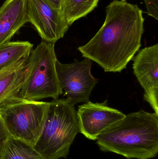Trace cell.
I'll list each match as a JSON object with an SVG mask.
<instances>
[{
	"mask_svg": "<svg viewBox=\"0 0 158 159\" xmlns=\"http://www.w3.org/2000/svg\"><path fill=\"white\" fill-rule=\"evenodd\" d=\"M137 5L114 0L107 6L104 24L78 49L106 72H121L141 47L144 18Z\"/></svg>",
	"mask_w": 158,
	"mask_h": 159,
	"instance_id": "obj_1",
	"label": "cell"
},
{
	"mask_svg": "<svg viewBox=\"0 0 158 159\" xmlns=\"http://www.w3.org/2000/svg\"><path fill=\"white\" fill-rule=\"evenodd\" d=\"M96 141L102 152L129 159L156 157L158 153V115L141 110L126 115Z\"/></svg>",
	"mask_w": 158,
	"mask_h": 159,
	"instance_id": "obj_2",
	"label": "cell"
},
{
	"mask_svg": "<svg viewBox=\"0 0 158 159\" xmlns=\"http://www.w3.org/2000/svg\"><path fill=\"white\" fill-rule=\"evenodd\" d=\"M80 133L77 112L67 98L48 104L42 130L34 148L45 159L66 158Z\"/></svg>",
	"mask_w": 158,
	"mask_h": 159,
	"instance_id": "obj_3",
	"label": "cell"
},
{
	"mask_svg": "<svg viewBox=\"0 0 158 159\" xmlns=\"http://www.w3.org/2000/svg\"><path fill=\"white\" fill-rule=\"evenodd\" d=\"M57 60L54 44L44 41L39 44L30 54L28 74L18 96L36 101L58 99L63 92L57 74Z\"/></svg>",
	"mask_w": 158,
	"mask_h": 159,
	"instance_id": "obj_4",
	"label": "cell"
},
{
	"mask_svg": "<svg viewBox=\"0 0 158 159\" xmlns=\"http://www.w3.org/2000/svg\"><path fill=\"white\" fill-rule=\"evenodd\" d=\"M48 104L15 96L0 106V116L12 137L34 146L42 130Z\"/></svg>",
	"mask_w": 158,
	"mask_h": 159,
	"instance_id": "obj_5",
	"label": "cell"
},
{
	"mask_svg": "<svg viewBox=\"0 0 158 159\" xmlns=\"http://www.w3.org/2000/svg\"><path fill=\"white\" fill-rule=\"evenodd\" d=\"M92 64V61L86 57L81 61L75 59L70 64L56 61L57 74L60 86L65 91L64 96L72 105L90 102L91 93L98 82V79L91 73Z\"/></svg>",
	"mask_w": 158,
	"mask_h": 159,
	"instance_id": "obj_6",
	"label": "cell"
},
{
	"mask_svg": "<svg viewBox=\"0 0 158 159\" xmlns=\"http://www.w3.org/2000/svg\"><path fill=\"white\" fill-rule=\"evenodd\" d=\"M29 22L34 26L44 42L55 43L63 38L70 26L61 11L45 0H27Z\"/></svg>",
	"mask_w": 158,
	"mask_h": 159,
	"instance_id": "obj_7",
	"label": "cell"
},
{
	"mask_svg": "<svg viewBox=\"0 0 158 159\" xmlns=\"http://www.w3.org/2000/svg\"><path fill=\"white\" fill-rule=\"evenodd\" d=\"M108 100L102 103L89 102L79 107L77 112L80 133L86 138L96 141L105 130L126 115L107 105Z\"/></svg>",
	"mask_w": 158,
	"mask_h": 159,
	"instance_id": "obj_8",
	"label": "cell"
},
{
	"mask_svg": "<svg viewBox=\"0 0 158 159\" xmlns=\"http://www.w3.org/2000/svg\"><path fill=\"white\" fill-rule=\"evenodd\" d=\"M132 60L134 73L144 90V100L158 115V44L141 49Z\"/></svg>",
	"mask_w": 158,
	"mask_h": 159,
	"instance_id": "obj_9",
	"label": "cell"
},
{
	"mask_svg": "<svg viewBox=\"0 0 158 159\" xmlns=\"http://www.w3.org/2000/svg\"><path fill=\"white\" fill-rule=\"evenodd\" d=\"M28 22L27 0H6L0 7V46Z\"/></svg>",
	"mask_w": 158,
	"mask_h": 159,
	"instance_id": "obj_10",
	"label": "cell"
},
{
	"mask_svg": "<svg viewBox=\"0 0 158 159\" xmlns=\"http://www.w3.org/2000/svg\"><path fill=\"white\" fill-rule=\"evenodd\" d=\"M29 57L0 72V106L18 96L28 74Z\"/></svg>",
	"mask_w": 158,
	"mask_h": 159,
	"instance_id": "obj_11",
	"label": "cell"
},
{
	"mask_svg": "<svg viewBox=\"0 0 158 159\" xmlns=\"http://www.w3.org/2000/svg\"><path fill=\"white\" fill-rule=\"evenodd\" d=\"M33 44L27 41L9 42L0 46V72L30 56Z\"/></svg>",
	"mask_w": 158,
	"mask_h": 159,
	"instance_id": "obj_12",
	"label": "cell"
},
{
	"mask_svg": "<svg viewBox=\"0 0 158 159\" xmlns=\"http://www.w3.org/2000/svg\"><path fill=\"white\" fill-rule=\"evenodd\" d=\"M1 159H45L33 145L10 136L6 141Z\"/></svg>",
	"mask_w": 158,
	"mask_h": 159,
	"instance_id": "obj_13",
	"label": "cell"
},
{
	"mask_svg": "<svg viewBox=\"0 0 158 159\" xmlns=\"http://www.w3.org/2000/svg\"><path fill=\"white\" fill-rule=\"evenodd\" d=\"M99 0H63L61 13L70 26L76 20L91 13Z\"/></svg>",
	"mask_w": 158,
	"mask_h": 159,
	"instance_id": "obj_14",
	"label": "cell"
},
{
	"mask_svg": "<svg viewBox=\"0 0 158 159\" xmlns=\"http://www.w3.org/2000/svg\"><path fill=\"white\" fill-rule=\"evenodd\" d=\"M11 136L2 119L0 116V159L2 157L5 145L8 138Z\"/></svg>",
	"mask_w": 158,
	"mask_h": 159,
	"instance_id": "obj_15",
	"label": "cell"
},
{
	"mask_svg": "<svg viewBox=\"0 0 158 159\" xmlns=\"http://www.w3.org/2000/svg\"><path fill=\"white\" fill-rule=\"evenodd\" d=\"M148 16L158 20V0H144Z\"/></svg>",
	"mask_w": 158,
	"mask_h": 159,
	"instance_id": "obj_16",
	"label": "cell"
},
{
	"mask_svg": "<svg viewBox=\"0 0 158 159\" xmlns=\"http://www.w3.org/2000/svg\"><path fill=\"white\" fill-rule=\"evenodd\" d=\"M45 1L52 7L59 11H61L63 0H45Z\"/></svg>",
	"mask_w": 158,
	"mask_h": 159,
	"instance_id": "obj_17",
	"label": "cell"
},
{
	"mask_svg": "<svg viewBox=\"0 0 158 159\" xmlns=\"http://www.w3.org/2000/svg\"><path fill=\"white\" fill-rule=\"evenodd\" d=\"M122 1H127V0H122Z\"/></svg>",
	"mask_w": 158,
	"mask_h": 159,
	"instance_id": "obj_18",
	"label": "cell"
}]
</instances>
